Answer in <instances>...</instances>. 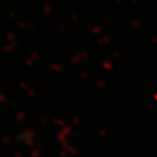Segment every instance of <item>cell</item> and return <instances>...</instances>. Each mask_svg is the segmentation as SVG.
Segmentation results:
<instances>
[]
</instances>
